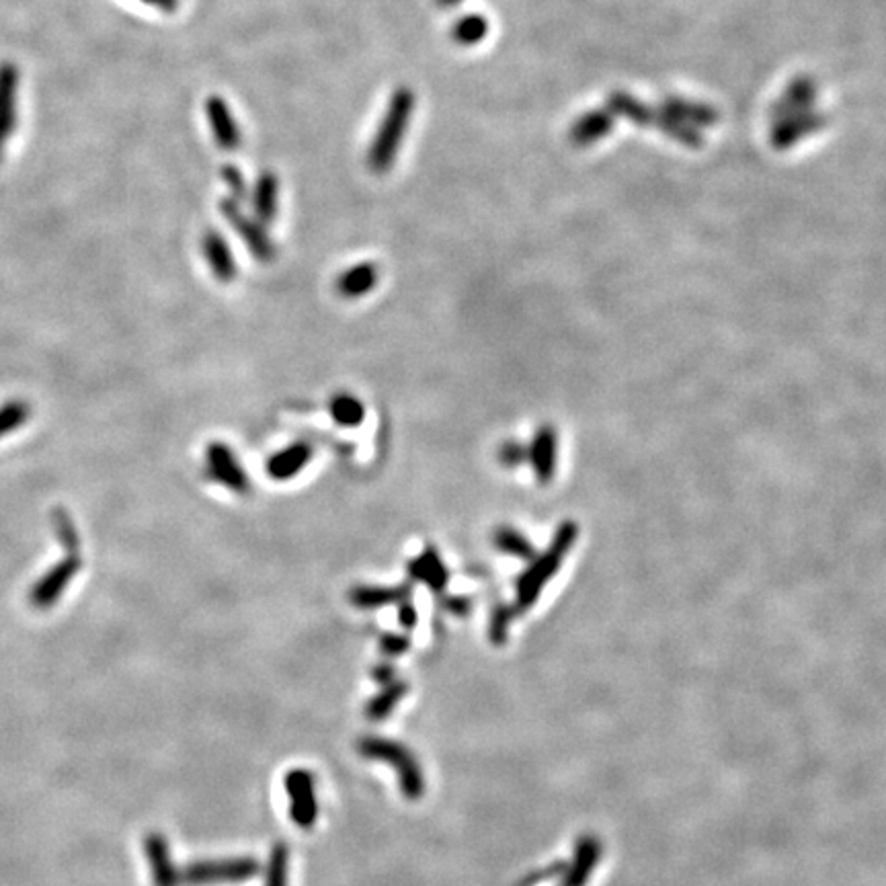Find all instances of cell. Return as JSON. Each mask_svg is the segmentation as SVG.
I'll list each match as a JSON object with an SVG mask.
<instances>
[{
  "instance_id": "2",
  "label": "cell",
  "mask_w": 886,
  "mask_h": 886,
  "mask_svg": "<svg viewBox=\"0 0 886 886\" xmlns=\"http://www.w3.org/2000/svg\"><path fill=\"white\" fill-rule=\"evenodd\" d=\"M357 751L361 753V757L384 761L390 768H394L402 796L409 800H419L423 796L425 778L421 765L405 745L384 737H366L357 743Z\"/></svg>"
},
{
  "instance_id": "29",
  "label": "cell",
  "mask_w": 886,
  "mask_h": 886,
  "mask_svg": "<svg viewBox=\"0 0 886 886\" xmlns=\"http://www.w3.org/2000/svg\"><path fill=\"white\" fill-rule=\"evenodd\" d=\"M398 622L402 624V628H407V630H413L419 622V614L409 599L398 603Z\"/></svg>"
},
{
  "instance_id": "32",
  "label": "cell",
  "mask_w": 886,
  "mask_h": 886,
  "mask_svg": "<svg viewBox=\"0 0 886 886\" xmlns=\"http://www.w3.org/2000/svg\"><path fill=\"white\" fill-rule=\"evenodd\" d=\"M146 3H150V5L158 7V9H163V11H173L177 7V0H146Z\"/></svg>"
},
{
  "instance_id": "4",
  "label": "cell",
  "mask_w": 886,
  "mask_h": 886,
  "mask_svg": "<svg viewBox=\"0 0 886 886\" xmlns=\"http://www.w3.org/2000/svg\"><path fill=\"white\" fill-rule=\"evenodd\" d=\"M220 212L226 218V222L236 230L240 240H243L257 261H261V263L273 261L275 245L265 230V224H261L257 218L247 216L243 210H240L236 201L230 197L220 201Z\"/></svg>"
},
{
  "instance_id": "19",
  "label": "cell",
  "mask_w": 886,
  "mask_h": 886,
  "mask_svg": "<svg viewBox=\"0 0 886 886\" xmlns=\"http://www.w3.org/2000/svg\"><path fill=\"white\" fill-rule=\"evenodd\" d=\"M487 33H489V21L480 13H468L456 19V23L452 25V39L458 46L464 48L480 44L482 39L487 37Z\"/></svg>"
},
{
  "instance_id": "31",
  "label": "cell",
  "mask_w": 886,
  "mask_h": 886,
  "mask_svg": "<svg viewBox=\"0 0 886 886\" xmlns=\"http://www.w3.org/2000/svg\"><path fill=\"white\" fill-rule=\"evenodd\" d=\"M446 610L456 614V616H466L470 612V599L468 597H460V595L448 597L446 599Z\"/></svg>"
},
{
  "instance_id": "14",
  "label": "cell",
  "mask_w": 886,
  "mask_h": 886,
  "mask_svg": "<svg viewBox=\"0 0 886 886\" xmlns=\"http://www.w3.org/2000/svg\"><path fill=\"white\" fill-rule=\"evenodd\" d=\"M407 569L411 579L425 583L435 593H441L448 587L450 571L446 565H443L439 552L433 546H427L417 558H413Z\"/></svg>"
},
{
  "instance_id": "7",
  "label": "cell",
  "mask_w": 886,
  "mask_h": 886,
  "mask_svg": "<svg viewBox=\"0 0 886 886\" xmlns=\"http://www.w3.org/2000/svg\"><path fill=\"white\" fill-rule=\"evenodd\" d=\"M567 540H569L567 532H562L556 540L558 544H554V548L540 562H536V565L526 575H521V579L517 583V610H528L536 601L542 585L548 581L562 550H565Z\"/></svg>"
},
{
  "instance_id": "23",
  "label": "cell",
  "mask_w": 886,
  "mask_h": 886,
  "mask_svg": "<svg viewBox=\"0 0 886 886\" xmlns=\"http://www.w3.org/2000/svg\"><path fill=\"white\" fill-rule=\"evenodd\" d=\"M31 417V409L25 400H11L5 407H0V437L9 435L19 429Z\"/></svg>"
},
{
  "instance_id": "25",
  "label": "cell",
  "mask_w": 886,
  "mask_h": 886,
  "mask_svg": "<svg viewBox=\"0 0 886 886\" xmlns=\"http://www.w3.org/2000/svg\"><path fill=\"white\" fill-rule=\"evenodd\" d=\"M54 521H56V534H58L62 546H64L70 554H78V552H80V540H78V532H76V528H74V523L70 521L68 513H64V511H56Z\"/></svg>"
},
{
  "instance_id": "15",
  "label": "cell",
  "mask_w": 886,
  "mask_h": 886,
  "mask_svg": "<svg viewBox=\"0 0 886 886\" xmlns=\"http://www.w3.org/2000/svg\"><path fill=\"white\" fill-rule=\"evenodd\" d=\"M277 195H279V179L273 171H263L257 177L253 189V212L261 224H271L277 214Z\"/></svg>"
},
{
  "instance_id": "18",
  "label": "cell",
  "mask_w": 886,
  "mask_h": 886,
  "mask_svg": "<svg viewBox=\"0 0 886 886\" xmlns=\"http://www.w3.org/2000/svg\"><path fill=\"white\" fill-rule=\"evenodd\" d=\"M409 686L405 681H392L388 686H384V690L380 694H376L368 706H366V716L374 722L384 720L386 716L392 714V710L398 706V702L407 696Z\"/></svg>"
},
{
  "instance_id": "33",
  "label": "cell",
  "mask_w": 886,
  "mask_h": 886,
  "mask_svg": "<svg viewBox=\"0 0 886 886\" xmlns=\"http://www.w3.org/2000/svg\"><path fill=\"white\" fill-rule=\"evenodd\" d=\"M435 5L439 9H454V7L462 5V0H435Z\"/></svg>"
},
{
  "instance_id": "28",
  "label": "cell",
  "mask_w": 886,
  "mask_h": 886,
  "mask_svg": "<svg viewBox=\"0 0 886 886\" xmlns=\"http://www.w3.org/2000/svg\"><path fill=\"white\" fill-rule=\"evenodd\" d=\"M523 458H526V450H523L517 441H505L499 450V460L503 466L513 468L521 464Z\"/></svg>"
},
{
  "instance_id": "30",
  "label": "cell",
  "mask_w": 886,
  "mask_h": 886,
  "mask_svg": "<svg viewBox=\"0 0 886 886\" xmlns=\"http://www.w3.org/2000/svg\"><path fill=\"white\" fill-rule=\"evenodd\" d=\"M372 679H374L376 683H380V686H388V683L396 681V669H394V665H390V663H380V665H376V667L372 669Z\"/></svg>"
},
{
  "instance_id": "22",
  "label": "cell",
  "mask_w": 886,
  "mask_h": 886,
  "mask_svg": "<svg viewBox=\"0 0 886 886\" xmlns=\"http://www.w3.org/2000/svg\"><path fill=\"white\" fill-rule=\"evenodd\" d=\"M495 546L511 556H519V558H530L532 556V546L530 542L523 538L517 530L509 528V526H501L495 532Z\"/></svg>"
},
{
  "instance_id": "3",
  "label": "cell",
  "mask_w": 886,
  "mask_h": 886,
  "mask_svg": "<svg viewBox=\"0 0 886 886\" xmlns=\"http://www.w3.org/2000/svg\"><path fill=\"white\" fill-rule=\"evenodd\" d=\"M261 872V866L255 858H222V860H201L189 864L181 882L187 886H208L222 882H245L255 878Z\"/></svg>"
},
{
  "instance_id": "10",
  "label": "cell",
  "mask_w": 886,
  "mask_h": 886,
  "mask_svg": "<svg viewBox=\"0 0 886 886\" xmlns=\"http://www.w3.org/2000/svg\"><path fill=\"white\" fill-rule=\"evenodd\" d=\"M312 454H314V450H312L310 443H306V441L290 443L288 448L275 452L267 460L265 470H267V474L273 480H279V482L292 480L294 476H298L310 464Z\"/></svg>"
},
{
  "instance_id": "21",
  "label": "cell",
  "mask_w": 886,
  "mask_h": 886,
  "mask_svg": "<svg viewBox=\"0 0 886 886\" xmlns=\"http://www.w3.org/2000/svg\"><path fill=\"white\" fill-rule=\"evenodd\" d=\"M288 870H290V850L286 843L273 845L267 872H265V886H288Z\"/></svg>"
},
{
  "instance_id": "16",
  "label": "cell",
  "mask_w": 886,
  "mask_h": 886,
  "mask_svg": "<svg viewBox=\"0 0 886 886\" xmlns=\"http://www.w3.org/2000/svg\"><path fill=\"white\" fill-rule=\"evenodd\" d=\"M146 852H148V858L154 868L156 886H179L181 874L173 866L165 837L150 835V839L146 841Z\"/></svg>"
},
{
  "instance_id": "13",
  "label": "cell",
  "mask_w": 886,
  "mask_h": 886,
  "mask_svg": "<svg viewBox=\"0 0 886 886\" xmlns=\"http://www.w3.org/2000/svg\"><path fill=\"white\" fill-rule=\"evenodd\" d=\"M378 279H380V269L372 261H364L343 271L337 277L335 288L341 298L357 300L368 296L378 286Z\"/></svg>"
},
{
  "instance_id": "17",
  "label": "cell",
  "mask_w": 886,
  "mask_h": 886,
  "mask_svg": "<svg viewBox=\"0 0 886 886\" xmlns=\"http://www.w3.org/2000/svg\"><path fill=\"white\" fill-rule=\"evenodd\" d=\"M329 415L341 427L353 429L366 419V405L349 392H337L329 400Z\"/></svg>"
},
{
  "instance_id": "5",
  "label": "cell",
  "mask_w": 886,
  "mask_h": 886,
  "mask_svg": "<svg viewBox=\"0 0 886 886\" xmlns=\"http://www.w3.org/2000/svg\"><path fill=\"white\" fill-rule=\"evenodd\" d=\"M206 472L214 482L234 495H247L251 491V478L247 470L240 466L234 450L224 441H212L208 446Z\"/></svg>"
},
{
  "instance_id": "27",
  "label": "cell",
  "mask_w": 886,
  "mask_h": 886,
  "mask_svg": "<svg viewBox=\"0 0 886 886\" xmlns=\"http://www.w3.org/2000/svg\"><path fill=\"white\" fill-rule=\"evenodd\" d=\"M411 649V638L407 634L386 632L380 636V651L386 657H400Z\"/></svg>"
},
{
  "instance_id": "8",
  "label": "cell",
  "mask_w": 886,
  "mask_h": 886,
  "mask_svg": "<svg viewBox=\"0 0 886 886\" xmlns=\"http://www.w3.org/2000/svg\"><path fill=\"white\" fill-rule=\"evenodd\" d=\"M80 569H83V560H80L78 554L66 556L31 589V603H35V606H48V603L56 601L62 595V589L70 585Z\"/></svg>"
},
{
  "instance_id": "9",
  "label": "cell",
  "mask_w": 886,
  "mask_h": 886,
  "mask_svg": "<svg viewBox=\"0 0 886 886\" xmlns=\"http://www.w3.org/2000/svg\"><path fill=\"white\" fill-rule=\"evenodd\" d=\"M206 115H208V124L212 128V136H214L216 144L224 152H236L240 146V130L234 122V115H232V109L228 107V103L220 95L208 97Z\"/></svg>"
},
{
  "instance_id": "1",
  "label": "cell",
  "mask_w": 886,
  "mask_h": 886,
  "mask_svg": "<svg viewBox=\"0 0 886 886\" xmlns=\"http://www.w3.org/2000/svg\"><path fill=\"white\" fill-rule=\"evenodd\" d=\"M415 111V93L407 87H400L392 93L388 107L384 111L378 132L368 150V167L376 175L388 173L400 152V144L405 140L407 128Z\"/></svg>"
},
{
  "instance_id": "20",
  "label": "cell",
  "mask_w": 886,
  "mask_h": 886,
  "mask_svg": "<svg viewBox=\"0 0 886 886\" xmlns=\"http://www.w3.org/2000/svg\"><path fill=\"white\" fill-rule=\"evenodd\" d=\"M532 462L536 468V474L542 482H546L552 476L554 468V435L550 429H542L532 446Z\"/></svg>"
},
{
  "instance_id": "24",
  "label": "cell",
  "mask_w": 886,
  "mask_h": 886,
  "mask_svg": "<svg viewBox=\"0 0 886 886\" xmlns=\"http://www.w3.org/2000/svg\"><path fill=\"white\" fill-rule=\"evenodd\" d=\"M511 620H513V608L497 606L493 610L491 626H489V636H491V642L495 644V647H501V644L507 642Z\"/></svg>"
},
{
  "instance_id": "12",
  "label": "cell",
  "mask_w": 886,
  "mask_h": 886,
  "mask_svg": "<svg viewBox=\"0 0 886 886\" xmlns=\"http://www.w3.org/2000/svg\"><path fill=\"white\" fill-rule=\"evenodd\" d=\"M411 597V585L398 587H378V585H357L349 593V601L357 610H380L386 606H398Z\"/></svg>"
},
{
  "instance_id": "6",
  "label": "cell",
  "mask_w": 886,
  "mask_h": 886,
  "mask_svg": "<svg viewBox=\"0 0 886 886\" xmlns=\"http://www.w3.org/2000/svg\"><path fill=\"white\" fill-rule=\"evenodd\" d=\"M286 792L290 796V817L294 825L304 831L312 829L318 819L314 776L304 768L290 770L286 776Z\"/></svg>"
},
{
  "instance_id": "26",
  "label": "cell",
  "mask_w": 886,
  "mask_h": 886,
  "mask_svg": "<svg viewBox=\"0 0 886 886\" xmlns=\"http://www.w3.org/2000/svg\"><path fill=\"white\" fill-rule=\"evenodd\" d=\"M222 179H224V183H226V187L230 191V199H234L236 204H240V201H245L249 197V187H247L245 175L238 167L224 165L222 167Z\"/></svg>"
},
{
  "instance_id": "11",
  "label": "cell",
  "mask_w": 886,
  "mask_h": 886,
  "mask_svg": "<svg viewBox=\"0 0 886 886\" xmlns=\"http://www.w3.org/2000/svg\"><path fill=\"white\" fill-rule=\"evenodd\" d=\"M201 247H204L208 267L216 275V279L222 281V284H232V281L236 279L238 267H236L234 253L226 243V238L218 230L208 228L204 234V240H201Z\"/></svg>"
}]
</instances>
